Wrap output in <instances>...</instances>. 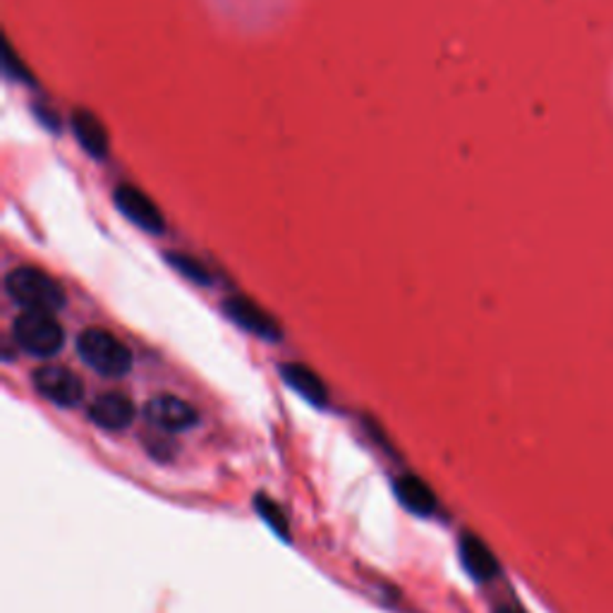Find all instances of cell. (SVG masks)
<instances>
[{
    "instance_id": "cell-16",
    "label": "cell",
    "mask_w": 613,
    "mask_h": 613,
    "mask_svg": "<svg viewBox=\"0 0 613 613\" xmlns=\"http://www.w3.org/2000/svg\"><path fill=\"white\" fill-rule=\"evenodd\" d=\"M493 613H524L520 606H516V604H506V606H499V609H496Z\"/></svg>"
},
{
    "instance_id": "cell-9",
    "label": "cell",
    "mask_w": 613,
    "mask_h": 613,
    "mask_svg": "<svg viewBox=\"0 0 613 613\" xmlns=\"http://www.w3.org/2000/svg\"><path fill=\"white\" fill-rule=\"evenodd\" d=\"M458 551H460V561L465 565V571L470 573L475 580L489 582L501 573L499 561H496V557L489 551V547L481 542L479 537H475L470 532L463 534Z\"/></svg>"
},
{
    "instance_id": "cell-14",
    "label": "cell",
    "mask_w": 613,
    "mask_h": 613,
    "mask_svg": "<svg viewBox=\"0 0 613 613\" xmlns=\"http://www.w3.org/2000/svg\"><path fill=\"white\" fill-rule=\"evenodd\" d=\"M166 259H168L170 267H175L183 276H187L189 281H197V283H207L209 281L207 269H204L197 259L187 257V254H180V252H168Z\"/></svg>"
},
{
    "instance_id": "cell-3",
    "label": "cell",
    "mask_w": 613,
    "mask_h": 613,
    "mask_svg": "<svg viewBox=\"0 0 613 613\" xmlns=\"http://www.w3.org/2000/svg\"><path fill=\"white\" fill-rule=\"evenodd\" d=\"M12 335L18 345L32 357H53L61 353L65 331L58 319L46 312H24L12 324Z\"/></svg>"
},
{
    "instance_id": "cell-10",
    "label": "cell",
    "mask_w": 613,
    "mask_h": 613,
    "mask_svg": "<svg viewBox=\"0 0 613 613\" xmlns=\"http://www.w3.org/2000/svg\"><path fill=\"white\" fill-rule=\"evenodd\" d=\"M393 491H396L398 503L405 510H411L413 516L427 518L436 510V496H434L432 487L425 479H419L415 475L398 477L396 481H393Z\"/></svg>"
},
{
    "instance_id": "cell-7",
    "label": "cell",
    "mask_w": 613,
    "mask_h": 613,
    "mask_svg": "<svg viewBox=\"0 0 613 613\" xmlns=\"http://www.w3.org/2000/svg\"><path fill=\"white\" fill-rule=\"evenodd\" d=\"M224 312L228 314V319L236 321V324L245 331L254 333L257 339L264 341H281V326L279 321H276L269 312L261 310V306L252 300H247L242 295L228 298L224 302Z\"/></svg>"
},
{
    "instance_id": "cell-6",
    "label": "cell",
    "mask_w": 613,
    "mask_h": 613,
    "mask_svg": "<svg viewBox=\"0 0 613 613\" xmlns=\"http://www.w3.org/2000/svg\"><path fill=\"white\" fill-rule=\"evenodd\" d=\"M144 415H147L149 425H154L160 432L168 434H178V432H187L193 429L199 415L189 403H185L183 398L175 396H156L144 407Z\"/></svg>"
},
{
    "instance_id": "cell-2",
    "label": "cell",
    "mask_w": 613,
    "mask_h": 613,
    "mask_svg": "<svg viewBox=\"0 0 613 613\" xmlns=\"http://www.w3.org/2000/svg\"><path fill=\"white\" fill-rule=\"evenodd\" d=\"M77 353L86 367L111 378L125 376L133 370V353L121 339H115L111 331L104 329L82 331L77 339Z\"/></svg>"
},
{
    "instance_id": "cell-1",
    "label": "cell",
    "mask_w": 613,
    "mask_h": 613,
    "mask_svg": "<svg viewBox=\"0 0 613 613\" xmlns=\"http://www.w3.org/2000/svg\"><path fill=\"white\" fill-rule=\"evenodd\" d=\"M6 293L24 312L53 314L65 306V288L37 267H18L6 276Z\"/></svg>"
},
{
    "instance_id": "cell-15",
    "label": "cell",
    "mask_w": 613,
    "mask_h": 613,
    "mask_svg": "<svg viewBox=\"0 0 613 613\" xmlns=\"http://www.w3.org/2000/svg\"><path fill=\"white\" fill-rule=\"evenodd\" d=\"M3 65L8 72H12L14 77L22 80V82H32V75H29V70L24 67L22 61H18V55L12 53V46L6 41V49H3Z\"/></svg>"
},
{
    "instance_id": "cell-13",
    "label": "cell",
    "mask_w": 613,
    "mask_h": 613,
    "mask_svg": "<svg viewBox=\"0 0 613 613\" xmlns=\"http://www.w3.org/2000/svg\"><path fill=\"white\" fill-rule=\"evenodd\" d=\"M254 506H257V513L261 516V520H264L276 534H279L281 539H290V524H288V518L279 503H276L273 499H267V496H257Z\"/></svg>"
},
{
    "instance_id": "cell-5",
    "label": "cell",
    "mask_w": 613,
    "mask_h": 613,
    "mask_svg": "<svg viewBox=\"0 0 613 613\" xmlns=\"http://www.w3.org/2000/svg\"><path fill=\"white\" fill-rule=\"evenodd\" d=\"M113 201H115V207L123 211V216H127L129 221L139 226L142 230H147V232L166 230L164 214H160V209L147 195L142 193V189H137L133 185H118L113 193Z\"/></svg>"
},
{
    "instance_id": "cell-4",
    "label": "cell",
    "mask_w": 613,
    "mask_h": 613,
    "mask_svg": "<svg viewBox=\"0 0 613 613\" xmlns=\"http://www.w3.org/2000/svg\"><path fill=\"white\" fill-rule=\"evenodd\" d=\"M32 384L39 396L61 407H75L84 398L82 378L75 372H70L67 367H58V364L39 367L32 374Z\"/></svg>"
},
{
    "instance_id": "cell-12",
    "label": "cell",
    "mask_w": 613,
    "mask_h": 613,
    "mask_svg": "<svg viewBox=\"0 0 613 613\" xmlns=\"http://www.w3.org/2000/svg\"><path fill=\"white\" fill-rule=\"evenodd\" d=\"M72 129H75V137L80 139L82 149L94 156V158H106L108 156V133L104 123H101L94 113L90 111H75L72 113Z\"/></svg>"
},
{
    "instance_id": "cell-8",
    "label": "cell",
    "mask_w": 613,
    "mask_h": 613,
    "mask_svg": "<svg viewBox=\"0 0 613 613\" xmlns=\"http://www.w3.org/2000/svg\"><path fill=\"white\" fill-rule=\"evenodd\" d=\"M90 419L101 429L121 432L133 425L135 405L123 393H104L92 403Z\"/></svg>"
},
{
    "instance_id": "cell-11",
    "label": "cell",
    "mask_w": 613,
    "mask_h": 613,
    "mask_svg": "<svg viewBox=\"0 0 613 613\" xmlns=\"http://www.w3.org/2000/svg\"><path fill=\"white\" fill-rule=\"evenodd\" d=\"M281 376L285 386L293 388L306 403H312L316 407H324L329 403V391L324 382H321L310 367H304V364H298V362L281 364Z\"/></svg>"
}]
</instances>
